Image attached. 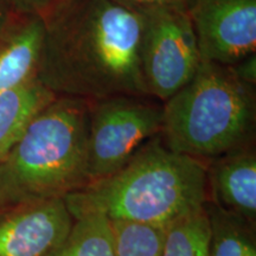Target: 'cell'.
<instances>
[{
    "mask_svg": "<svg viewBox=\"0 0 256 256\" xmlns=\"http://www.w3.org/2000/svg\"><path fill=\"white\" fill-rule=\"evenodd\" d=\"M206 202L256 224L255 144L206 162Z\"/></svg>",
    "mask_w": 256,
    "mask_h": 256,
    "instance_id": "cell-9",
    "label": "cell"
},
{
    "mask_svg": "<svg viewBox=\"0 0 256 256\" xmlns=\"http://www.w3.org/2000/svg\"><path fill=\"white\" fill-rule=\"evenodd\" d=\"M56 96L37 78L0 92V162Z\"/></svg>",
    "mask_w": 256,
    "mask_h": 256,
    "instance_id": "cell-11",
    "label": "cell"
},
{
    "mask_svg": "<svg viewBox=\"0 0 256 256\" xmlns=\"http://www.w3.org/2000/svg\"><path fill=\"white\" fill-rule=\"evenodd\" d=\"M0 209H2V206H0Z\"/></svg>",
    "mask_w": 256,
    "mask_h": 256,
    "instance_id": "cell-20",
    "label": "cell"
},
{
    "mask_svg": "<svg viewBox=\"0 0 256 256\" xmlns=\"http://www.w3.org/2000/svg\"><path fill=\"white\" fill-rule=\"evenodd\" d=\"M74 217L64 198L0 209V256H51L66 238Z\"/></svg>",
    "mask_w": 256,
    "mask_h": 256,
    "instance_id": "cell-8",
    "label": "cell"
},
{
    "mask_svg": "<svg viewBox=\"0 0 256 256\" xmlns=\"http://www.w3.org/2000/svg\"><path fill=\"white\" fill-rule=\"evenodd\" d=\"M44 40V20L16 16L0 32V92L37 78Z\"/></svg>",
    "mask_w": 256,
    "mask_h": 256,
    "instance_id": "cell-10",
    "label": "cell"
},
{
    "mask_svg": "<svg viewBox=\"0 0 256 256\" xmlns=\"http://www.w3.org/2000/svg\"><path fill=\"white\" fill-rule=\"evenodd\" d=\"M162 102L148 96L116 95L89 101L87 165L89 183L120 170L158 136Z\"/></svg>",
    "mask_w": 256,
    "mask_h": 256,
    "instance_id": "cell-5",
    "label": "cell"
},
{
    "mask_svg": "<svg viewBox=\"0 0 256 256\" xmlns=\"http://www.w3.org/2000/svg\"><path fill=\"white\" fill-rule=\"evenodd\" d=\"M230 68L241 81L256 87V52L244 57Z\"/></svg>",
    "mask_w": 256,
    "mask_h": 256,
    "instance_id": "cell-17",
    "label": "cell"
},
{
    "mask_svg": "<svg viewBox=\"0 0 256 256\" xmlns=\"http://www.w3.org/2000/svg\"><path fill=\"white\" fill-rule=\"evenodd\" d=\"M114 256H162L166 226L110 220Z\"/></svg>",
    "mask_w": 256,
    "mask_h": 256,
    "instance_id": "cell-15",
    "label": "cell"
},
{
    "mask_svg": "<svg viewBox=\"0 0 256 256\" xmlns=\"http://www.w3.org/2000/svg\"><path fill=\"white\" fill-rule=\"evenodd\" d=\"M44 20L37 78L57 96H147L142 14L120 0H68Z\"/></svg>",
    "mask_w": 256,
    "mask_h": 256,
    "instance_id": "cell-1",
    "label": "cell"
},
{
    "mask_svg": "<svg viewBox=\"0 0 256 256\" xmlns=\"http://www.w3.org/2000/svg\"><path fill=\"white\" fill-rule=\"evenodd\" d=\"M209 256H256V224L206 202Z\"/></svg>",
    "mask_w": 256,
    "mask_h": 256,
    "instance_id": "cell-12",
    "label": "cell"
},
{
    "mask_svg": "<svg viewBox=\"0 0 256 256\" xmlns=\"http://www.w3.org/2000/svg\"><path fill=\"white\" fill-rule=\"evenodd\" d=\"M255 86L230 66L202 60L196 75L162 104L159 136L171 151L206 162L255 144Z\"/></svg>",
    "mask_w": 256,
    "mask_h": 256,
    "instance_id": "cell-4",
    "label": "cell"
},
{
    "mask_svg": "<svg viewBox=\"0 0 256 256\" xmlns=\"http://www.w3.org/2000/svg\"><path fill=\"white\" fill-rule=\"evenodd\" d=\"M188 11L202 60L232 66L256 52V0H191Z\"/></svg>",
    "mask_w": 256,
    "mask_h": 256,
    "instance_id": "cell-7",
    "label": "cell"
},
{
    "mask_svg": "<svg viewBox=\"0 0 256 256\" xmlns=\"http://www.w3.org/2000/svg\"><path fill=\"white\" fill-rule=\"evenodd\" d=\"M209 217L202 206L166 226L162 256H209Z\"/></svg>",
    "mask_w": 256,
    "mask_h": 256,
    "instance_id": "cell-14",
    "label": "cell"
},
{
    "mask_svg": "<svg viewBox=\"0 0 256 256\" xmlns=\"http://www.w3.org/2000/svg\"><path fill=\"white\" fill-rule=\"evenodd\" d=\"M136 8H154V6H183L188 8L191 0H120Z\"/></svg>",
    "mask_w": 256,
    "mask_h": 256,
    "instance_id": "cell-18",
    "label": "cell"
},
{
    "mask_svg": "<svg viewBox=\"0 0 256 256\" xmlns=\"http://www.w3.org/2000/svg\"><path fill=\"white\" fill-rule=\"evenodd\" d=\"M51 256H114L110 220L101 214L74 217L68 236Z\"/></svg>",
    "mask_w": 256,
    "mask_h": 256,
    "instance_id": "cell-13",
    "label": "cell"
},
{
    "mask_svg": "<svg viewBox=\"0 0 256 256\" xmlns=\"http://www.w3.org/2000/svg\"><path fill=\"white\" fill-rule=\"evenodd\" d=\"M206 168V162L171 151L158 134L113 174L64 200L72 217L101 214L108 220L168 226L204 206Z\"/></svg>",
    "mask_w": 256,
    "mask_h": 256,
    "instance_id": "cell-2",
    "label": "cell"
},
{
    "mask_svg": "<svg viewBox=\"0 0 256 256\" xmlns=\"http://www.w3.org/2000/svg\"><path fill=\"white\" fill-rule=\"evenodd\" d=\"M89 101L56 96L0 162V206L64 198L89 184Z\"/></svg>",
    "mask_w": 256,
    "mask_h": 256,
    "instance_id": "cell-3",
    "label": "cell"
},
{
    "mask_svg": "<svg viewBox=\"0 0 256 256\" xmlns=\"http://www.w3.org/2000/svg\"><path fill=\"white\" fill-rule=\"evenodd\" d=\"M14 17L16 14L10 10V8L6 5L4 0H0V32L4 30L6 25H8Z\"/></svg>",
    "mask_w": 256,
    "mask_h": 256,
    "instance_id": "cell-19",
    "label": "cell"
},
{
    "mask_svg": "<svg viewBox=\"0 0 256 256\" xmlns=\"http://www.w3.org/2000/svg\"><path fill=\"white\" fill-rule=\"evenodd\" d=\"M142 14L140 63L148 98L168 100L194 78L202 62L188 8L154 6Z\"/></svg>",
    "mask_w": 256,
    "mask_h": 256,
    "instance_id": "cell-6",
    "label": "cell"
},
{
    "mask_svg": "<svg viewBox=\"0 0 256 256\" xmlns=\"http://www.w3.org/2000/svg\"><path fill=\"white\" fill-rule=\"evenodd\" d=\"M16 16H31L46 19L68 0H4Z\"/></svg>",
    "mask_w": 256,
    "mask_h": 256,
    "instance_id": "cell-16",
    "label": "cell"
}]
</instances>
